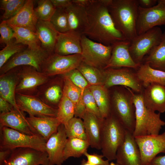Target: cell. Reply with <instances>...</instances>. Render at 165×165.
<instances>
[{"label":"cell","mask_w":165,"mask_h":165,"mask_svg":"<svg viewBox=\"0 0 165 165\" xmlns=\"http://www.w3.org/2000/svg\"><path fill=\"white\" fill-rule=\"evenodd\" d=\"M56 8H66L72 3V0H51Z\"/></svg>","instance_id":"obj_49"},{"label":"cell","mask_w":165,"mask_h":165,"mask_svg":"<svg viewBox=\"0 0 165 165\" xmlns=\"http://www.w3.org/2000/svg\"><path fill=\"white\" fill-rule=\"evenodd\" d=\"M116 160L121 165H141V154L135 137L127 130L124 141L117 150Z\"/></svg>","instance_id":"obj_18"},{"label":"cell","mask_w":165,"mask_h":165,"mask_svg":"<svg viewBox=\"0 0 165 165\" xmlns=\"http://www.w3.org/2000/svg\"><path fill=\"white\" fill-rule=\"evenodd\" d=\"M127 130L113 115L104 120L101 137L102 155L109 161L116 160L117 150L123 143Z\"/></svg>","instance_id":"obj_5"},{"label":"cell","mask_w":165,"mask_h":165,"mask_svg":"<svg viewBox=\"0 0 165 165\" xmlns=\"http://www.w3.org/2000/svg\"><path fill=\"white\" fill-rule=\"evenodd\" d=\"M0 34L1 43L6 45L14 39L13 31L5 20H3L0 24Z\"/></svg>","instance_id":"obj_45"},{"label":"cell","mask_w":165,"mask_h":165,"mask_svg":"<svg viewBox=\"0 0 165 165\" xmlns=\"http://www.w3.org/2000/svg\"><path fill=\"white\" fill-rule=\"evenodd\" d=\"M56 9L51 0H40L34 10L38 19L49 21Z\"/></svg>","instance_id":"obj_42"},{"label":"cell","mask_w":165,"mask_h":165,"mask_svg":"<svg viewBox=\"0 0 165 165\" xmlns=\"http://www.w3.org/2000/svg\"><path fill=\"white\" fill-rule=\"evenodd\" d=\"M89 88L96 101L102 117L111 114L110 99L108 89L104 85L90 86Z\"/></svg>","instance_id":"obj_32"},{"label":"cell","mask_w":165,"mask_h":165,"mask_svg":"<svg viewBox=\"0 0 165 165\" xmlns=\"http://www.w3.org/2000/svg\"><path fill=\"white\" fill-rule=\"evenodd\" d=\"M158 1L165 6V0H158Z\"/></svg>","instance_id":"obj_54"},{"label":"cell","mask_w":165,"mask_h":165,"mask_svg":"<svg viewBox=\"0 0 165 165\" xmlns=\"http://www.w3.org/2000/svg\"><path fill=\"white\" fill-rule=\"evenodd\" d=\"M77 69L90 86L104 85L105 76L103 69L89 65L83 62Z\"/></svg>","instance_id":"obj_35"},{"label":"cell","mask_w":165,"mask_h":165,"mask_svg":"<svg viewBox=\"0 0 165 165\" xmlns=\"http://www.w3.org/2000/svg\"><path fill=\"white\" fill-rule=\"evenodd\" d=\"M70 31L84 35L87 25L86 8L72 2L65 8Z\"/></svg>","instance_id":"obj_26"},{"label":"cell","mask_w":165,"mask_h":165,"mask_svg":"<svg viewBox=\"0 0 165 165\" xmlns=\"http://www.w3.org/2000/svg\"><path fill=\"white\" fill-rule=\"evenodd\" d=\"M142 63L148 64L154 69L165 71V31L163 33L159 44L144 57Z\"/></svg>","instance_id":"obj_31"},{"label":"cell","mask_w":165,"mask_h":165,"mask_svg":"<svg viewBox=\"0 0 165 165\" xmlns=\"http://www.w3.org/2000/svg\"><path fill=\"white\" fill-rule=\"evenodd\" d=\"M136 71L144 88L152 83L165 85V71L154 69L149 64L142 63Z\"/></svg>","instance_id":"obj_30"},{"label":"cell","mask_w":165,"mask_h":165,"mask_svg":"<svg viewBox=\"0 0 165 165\" xmlns=\"http://www.w3.org/2000/svg\"><path fill=\"white\" fill-rule=\"evenodd\" d=\"M80 165H92L86 160L83 159L81 162Z\"/></svg>","instance_id":"obj_53"},{"label":"cell","mask_w":165,"mask_h":165,"mask_svg":"<svg viewBox=\"0 0 165 165\" xmlns=\"http://www.w3.org/2000/svg\"><path fill=\"white\" fill-rule=\"evenodd\" d=\"M87 158V161L92 165H110L109 161L108 160H105L103 158L102 155H99L94 153L89 154L87 151L84 155Z\"/></svg>","instance_id":"obj_46"},{"label":"cell","mask_w":165,"mask_h":165,"mask_svg":"<svg viewBox=\"0 0 165 165\" xmlns=\"http://www.w3.org/2000/svg\"><path fill=\"white\" fill-rule=\"evenodd\" d=\"M26 0H1L0 8L4 10L3 17L7 20L15 16L25 4Z\"/></svg>","instance_id":"obj_40"},{"label":"cell","mask_w":165,"mask_h":165,"mask_svg":"<svg viewBox=\"0 0 165 165\" xmlns=\"http://www.w3.org/2000/svg\"><path fill=\"white\" fill-rule=\"evenodd\" d=\"M91 0H72L73 3L86 7L91 2Z\"/></svg>","instance_id":"obj_52"},{"label":"cell","mask_w":165,"mask_h":165,"mask_svg":"<svg viewBox=\"0 0 165 165\" xmlns=\"http://www.w3.org/2000/svg\"><path fill=\"white\" fill-rule=\"evenodd\" d=\"M87 141L93 148L101 149V137L104 119H101L86 110L82 118Z\"/></svg>","instance_id":"obj_24"},{"label":"cell","mask_w":165,"mask_h":165,"mask_svg":"<svg viewBox=\"0 0 165 165\" xmlns=\"http://www.w3.org/2000/svg\"><path fill=\"white\" fill-rule=\"evenodd\" d=\"M25 46L17 43L13 39L0 51V68L16 54L23 50Z\"/></svg>","instance_id":"obj_41"},{"label":"cell","mask_w":165,"mask_h":165,"mask_svg":"<svg viewBox=\"0 0 165 165\" xmlns=\"http://www.w3.org/2000/svg\"><path fill=\"white\" fill-rule=\"evenodd\" d=\"M103 69L104 86L107 89L120 86L129 88L136 93H142L144 87L137 76L136 70L125 67Z\"/></svg>","instance_id":"obj_8"},{"label":"cell","mask_w":165,"mask_h":165,"mask_svg":"<svg viewBox=\"0 0 165 165\" xmlns=\"http://www.w3.org/2000/svg\"><path fill=\"white\" fill-rule=\"evenodd\" d=\"M16 94V104L21 111L27 112L29 116L57 117V109L47 105L39 98L34 95Z\"/></svg>","instance_id":"obj_16"},{"label":"cell","mask_w":165,"mask_h":165,"mask_svg":"<svg viewBox=\"0 0 165 165\" xmlns=\"http://www.w3.org/2000/svg\"><path fill=\"white\" fill-rule=\"evenodd\" d=\"M145 105L150 110L159 113L165 112V87L157 83H152L144 87L142 92Z\"/></svg>","instance_id":"obj_20"},{"label":"cell","mask_w":165,"mask_h":165,"mask_svg":"<svg viewBox=\"0 0 165 165\" xmlns=\"http://www.w3.org/2000/svg\"><path fill=\"white\" fill-rule=\"evenodd\" d=\"M67 139L64 126L61 124L46 142L49 165H61L65 161L63 152Z\"/></svg>","instance_id":"obj_17"},{"label":"cell","mask_w":165,"mask_h":165,"mask_svg":"<svg viewBox=\"0 0 165 165\" xmlns=\"http://www.w3.org/2000/svg\"><path fill=\"white\" fill-rule=\"evenodd\" d=\"M82 99L86 110L94 114L100 119H104L102 117L89 87L85 90L83 94Z\"/></svg>","instance_id":"obj_43"},{"label":"cell","mask_w":165,"mask_h":165,"mask_svg":"<svg viewBox=\"0 0 165 165\" xmlns=\"http://www.w3.org/2000/svg\"><path fill=\"white\" fill-rule=\"evenodd\" d=\"M0 129V150L22 148L46 152V141L41 135H28L5 127Z\"/></svg>","instance_id":"obj_6"},{"label":"cell","mask_w":165,"mask_h":165,"mask_svg":"<svg viewBox=\"0 0 165 165\" xmlns=\"http://www.w3.org/2000/svg\"><path fill=\"white\" fill-rule=\"evenodd\" d=\"M110 0H91L86 8L87 25L84 34L106 46L127 40L116 28L108 12Z\"/></svg>","instance_id":"obj_1"},{"label":"cell","mask_w":165,"mask_h":165,"mask_svg":"<svg viewBox=\"0 0 165 165\" xmlns=\"http://www.w3.org/2000/svg\"><path fill=\"white\" fill-rule=\"evenodd\" d=\"M14 109H15L13 105L3 97H0V114L9 112Z\"/></svg>","instance_id":"obj_47"},{"label":"cell","mask_w":165,"mask_h":165,"mask_svg":"<svg viewBox=\"0 0 165 165\" xmlns=\"http://www.w3.org/2000/svg\"><path fill=\"white\" fill-rule=\"evenodd\" d=\"M165 87V85L164 86Z\"/></svg>","instance_id":"obj_56"},{"label":"cell","mask_w":165,"mask_h":165,"mask_svg":"<svg viewBox=\"0 0 165 165\" xmlns=\"http://www.w3.org/2000/svg\"><path fill=\"white\" fill-rule=\"evenodd\" d=\"M50 55L42 47L37 49L28 47L13 56L0 68V75L22 66H31L41 72L44 63Z\"/></svg>","instance_id":"obj_10"},{"label":"cell","mask_w":165,"mask_h":165,"mask_svg":"<svg viewBox=\"0 0 165 165\" xmlns=\"http://www.w3.org/2000/svg\"><path fill=\"white\" fill-rule=\"evenodd\" d=\"M4 127L28 135H39L28 123L23 112H19L15 109L6 113L0 114V127Z\"/></svg>","instance_id":"obj_22"},{"label":"cell","mask_w":165,"mask_h":165,"mask_svg":"<svg viewBox=\"0 0 165 165\" xmlns=\"http://www.w3.org/2000/svg\"><path fill=\"white\" fill-rule=\"evenodd\" d=\"M49 165L46 152L20 148L11 150L10 155L1 165Z\"/></svg>","instance_id":"obj_15"},{"label":"cell","mask_w":165,"mask_h":165,"mask_svg":"<svg viewBox=\"0 0 165 165\" xmlns=\"http://www.w3.org/2000/svg\"><path fill=\"white\" fill-rule=\"evenodd\" d=\"M64 127L68 138H75L87 141L83 122L81 118L74 117Z\"/></svg>","instance_id":"obj_38"},{"label":"cell","mask_w":165,"mask_h":165,"mask_svg":"<svg viewBox=\"0 0 165 165\" xmlns=\"http://www.w3.org/2000/svg\"><path fill=\"white\" fill-rule=\"evenodd\" d=\"M49 21L58 32L64 33L70 31L65 9L56 8Z\"/></svg>","instance_id":"obj_39"},{"label":"cell","mask_w":165,"mask_h":165,"mask_svg":"<svg viewBox=\"0 0 165 165\" xmlns=\"http://www.w3.org/2000/svg\"><path fill=\"white\" fill-rule=\"evenodd\" d=\"M163 33L160 28L156 27L138 35L130 41L129 50L136 63L140 64L144 57L159 44Z\"/></svg>","instance_id":"obj_9"},{"label":"cell","mask_w":165,"mask_h":165,"mask_svg":"<svg viewBox=\"0 0 165 165\" xmlns=\"http://www.w3.org/2000/svg\"><path fill=\"white\" fill-rule=\"evenodd\" d=\"M56 118L65 127L75 116V106L73 103L63 94L58 106Z\"/></svg>","instance_id":"obj_37"},{"label":"cell","mask_w":165,"mask_h":165,"mask_svg":"<svg viewBox=\"0 0 165 165\" xmlns=\"http://www.w3.org/2000/svg\"><path fill=\"white\" fill-rule=\"evenodd\" d=\"M133 99L135 115L134 137L159 134L162 127L165 126V122L160 118V113H156L145 105L141 93L133 91Z\"/></svg>","instance_id":"obj_3"},{"label":"cell","mask_w":165,"mask_h":165,"mask_svg":"<svg viewBox=\"0 0 165 165\" xmlns=\"http://www.w3.org/2000/svg\"><path fill=\"white\" fill-rule=\"evenodd\" d=\"M148 165H165V155L156 156Z\"/></svg>","instance_id":"obj_50"},{"label":"cell","mask_w":165,"mask_h":165,"mask_svg":"<svg viewBox=\"0 0 165 165\" xmlns=\"http://www.w3.org/2000/svg\"><path fill=\"white\" fill-rule=\"evenodd\" d=\"M26 119L38 134L46 141L57 130L61 123L56 117L29 116Z\"/></svg>","instance_id":"obj_28"},{"label":"cell","mask_w":165,"mask_h":165,"mask_svg":"<svg viewBox=\"0 0 165 165\" xmlns=\"http://www.w3.org/2000/svg\"><path fill=\"white\" fill-rule=\"evenodd\" d=\"M9 25L13 31V38L16 43L22 44L32 49H37L41 47L36 32L24 28Z\"/></svg>","instance_id":"obj_33"},{"label":"cell","mask_w":165,"mask_h":165,"mask_svg":"<svg viewBox=\"0 0 165 165\" xmlns=\"http://www.w3.org/2000/svg\"><path fill=\"white\" fill-rule=\"evenodd\" d=\"M64 75L68 77L73 83L79 88L83 93L85 90L90 86L77 68L72 70Z\"/></svg>","instance_id":"obj_44"},{"label":"cell","mask_w":165,"mask_h":165,"mask_svg":"<svg viewBox=\"0 0 165 165\" xmlns=\"http://www.w3.org/2000/svg\"><path fill=\"white\" fill-rule=\"evenodd\" d=\"M137 0H110L108 12L116 28L126 39L131 41L137 36Z\"/></svg>","instance_id":"obj_2"},{"label":"cell","mask_w":165,"mask_h":165,"mask_svg":"<svg viewBox=\"0 0 165 165\" xmlns=\"http://www.w3.org/2000/svg\"><path fill=\"white\" fill-rule=\"evenodd\" d=\"M141 156V165H148L156 155L165 153V132L161 134L135 137Z\"/></svg>","instance_id":"obj_14"},{"label":"cell","mask_w":165,"mask_h":165,"mask_svg":"<svg viewBox=\"0 0 165 165\" xmlns=\"http://www.w3.org/2000/svg\"><path fill=\"white\" fill-rule=\"evenodd\" d=\"M161 25H165V6L158 0L157 4L151 8L138 6L136 24L138 35Z\"/></svg>","instance_id":"obj_13"},{"label":"cell","mask_w":165,"mask_h":165,"mask_svg":"<svg viewBox=\"0 0 165 165\" xmlns=\"http://www.w3.org/2000/svg\"><path fill=\"white\" fill-rule=\"evenodd\" d=\"M11 150H0V165H1L3 162L8 157L11 152Z\"/></svg>","instance_id":"obj_51"},{"label":"cell","mask_w":165,"mask_h":165,"mask_svg":"<svg viewBox=\"0 0 165 165\" xmlns=\"http://www.w3.org/2000/svg\"><path fill=\"white\" fill-rule=\"evenodd\" d=\"M110 105L111 114L126 130L133 134L135 125V115L133 91L122 86L121 89L115 90L110 100Z\"/></svg>","instance_id":"obj_4"},{"label":"cell","mask_w":165,"mask_h":165,"mask_svg":"<svg viewBox=\"0 0 165 165\" xmlns=\"http://www.w3.org/2000/svg\"><path fill=\"white\" fill-rule=\"evenodd\" d=\"M138 6L145 9L151 8L157 3L158 0H137Z\"/></svg>","instance_id":"obj_48"},{"label":"cell","mask_w":165,"mask_h":165,"mask_svg":"<svg viewBox=\"0 0 165 165\" xmlns=\"http://www.w3.org/2000/svg\"><path fill=\"white\" fill-rule=\"evenodd\" d=\"M89 146L87 140L75 138H68L63 152L65 161L70 157H80L87 151Z\"/></svg>","instance_id":"obj_34"},{"label":"cell","mask_w":165,"mask_h":165,"mask_svg":"<svg viewBox=\"0 0 165 165\" xmlns=\"http://www.w3.org/2000/svg\"><path fill=\"white\" fill-rule=\"evenodd\" d=\"M36 32L42 48L50 54L54 53L58 32L50 21L38 19Z\"/></svg>","instance_id":"obj_27"},{"label":"cell","mask_w":165,"mask_h":165,"mask_svg":"<svg viewBox=\"0 0 165 165\" xmlns=\"http://www.w3.org/2000/svg\"><path fill=\"white\" fill-rule=\"evenodd\" d=\"M130 43V41L126 40L112 45L111 57L104 69L125 67L137 70L141 64L136 63L132 58L129 50Z\"/></svg>","instance_id":"obj_19"},{"label":"cell","mask_w":165,"mask_h":165,"mask_svg":"<svg viewBox=\"0 0 165 165\" xmlns=\"http://www.w3.org/2000/svg\"><path fill=\"white\" fill-rule=\"evenodd\" d=\"M18 68H15L6 73L0 75V94L19 112L16 101V88L18 80Z\"/></svg>","instance_id":"obj_25"},{"label":"cell","mask_w":165,"mask_h":165,"mask_svg":"<svg viewBox=\"0 0 165 165\" xmlns=\"http://www.w3.org/2000/svg\"><path fill=\"white\" fill-rule=\"evenodd\" d=\"M81 35L70 31L58 32L54 53L61 55L81 54Z\"/></svg>","instance_id":"obj_21"},{"label":"cell","mask_w":165,"mask_h":165,"mask_svg":"<svg viewBox=\"0 0 165 165\" xmlns=\"http://www.w3.org/2000/svg\"><path fill=\"white\" fill-rule=\"evenodd\" d=\"M34 1L26 0L24 5L14 16L5 20L8 25L29 29L36 32L38 19L34 8Z\"/></svg>","instance_id":"obj_23"},{"label":"cell","mask_w":165,"mask_h":165,"mask_svg":"<svg viewBox=\"0 0 165 165\" xmlns=\"http://www.w3.org/2000/svg\"><path fill=\"white\" fill-rule=\"evenodd\" d=\"M110 165H121L117 163H114L113 162H111L110 163Z\"/></svg>","instance_id":"obj_55"},{"label":"cell","mask_w":165,"mask_h":165,"mask_svg":"<svg viewBox=\"0 0 165 165\" xmlns=\"http://www.w3.org/2000/svg\"><path fill=\"white\" fill-rule=\"evenodd\" d=\"M82 62L80 54L61 55L54 53L45 61L41 72L49 77L56 75H64L77 68Z\"/></svg>","instance_id":"obj_11"},{"label":"cell","mask_w":165,"mask_h":165,"mask_svg":"<svg viewBox=\"0 0 165 165\" xmlns=\"http://www.w3.org/2000/svg\"><path fill=\"white\" fill-rule=\"evenodd\" d=\"M18 69V80L16 88V93L32 95L38 87L46 83L49 77L34 68L29 66H21Z\"/></svg>","instance_id":"obj_12"},{"label":"cell","mask_w":165,"mask_h":165,"mask_svg":"<svg viewBox=\"0 0 165 165\" xmlns=\"http://www.w3.org/2000/svg\"><path fill=\"white\" fill-rule=\"evenodd\" d=\"M45 84V87L38 92L41 94H39L41 97L39 98L51 107L52 105L58 104V105L63 95V90L58 85L48 84L47 82Z\"/></svg>","instance_id":"obj_36"},{"label":"cell","mask_w":165,"mask_h":165,"mask_svg":"<svg viewBox=\"0 0 165 165\" xmlns=\"http://www.w3.org/2000/svg\"><path fill=\"white\" fill-rule=\"evenodd\" d=\"M81 56L83 62L89 65L104 69L111 57L112 46L94 41L84 35L81 37Z\"/></svg>","instance_id":"obj_7"},{"label":"cell","mask_w":165,"mask_h":165,"mask_svg":"<svg viewBox=\"0 0 165 165\" xmlns=\"http://www.w3.org/2000/svg\"><path fill=\"white\" fill-rule=\"evenodd\" d=\"M63 75V94L73 104L75 117L82 119L86 111L83 101V93L81 89L73 83L68 77Z\"/></svg>","instance_id":"obj_29"}]
</instances>
